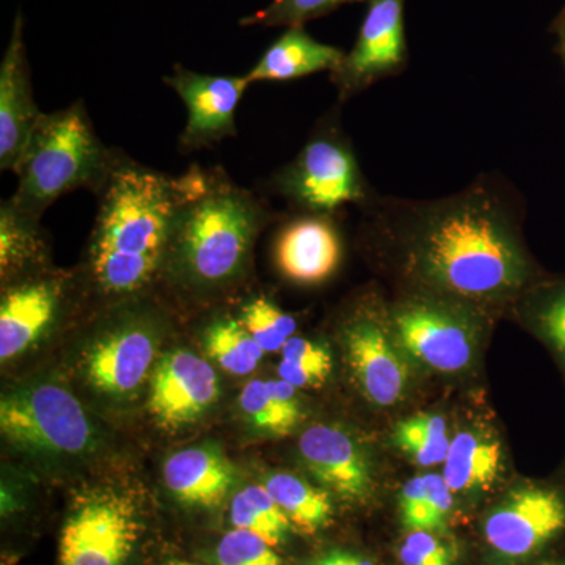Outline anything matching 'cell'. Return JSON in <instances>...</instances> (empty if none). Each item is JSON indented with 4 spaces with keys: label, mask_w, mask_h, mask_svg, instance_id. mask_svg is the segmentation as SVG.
<instances>
[{
    "label": "cell",
    "mask_w": 565,
    "mask_h": 565,
    "mask_svg": "<svg viewBox=\"0 0 565 565\" xmlns=\"http://www.w3.org/2000/svg\"><path fill=\"white\" fill-rule=\"evenodd\" d=\"M362 211L363 250L396 291L444 294L501 318L548 275L519 211L489 181L437 200L374 195Z\"/></svg>",
    "instance_id": "obj_1"
},
{
    "label": "cell",
    "mask_w": 565,
    "mask_h": 565,
    "mask_svg": "<svg viewBox=\"0 0 565 565\" xmlns=\"http://www.w3.org/2000/svg\"><path fill=\"white\" fill-rule=\"evenodd\" d=\"M96 196L85 278L107 302L136 299L162 274L178 204L177 177L117 151Z\"/></svg>",
    "instance_id": "obj_2"
},
{
    "label": "cell",
    "mask_w": 565,
    "mask_h": 565,
    "mask_svg": "<svg viewBox=\"0 0 565 565\" xmlns=\"http://www.w3.org/2000/svg\"><path fill=\"white\" fill-rule=\"evenodd\" d=\"M177 180L162 274L191 291H223L247 273L256 237L274 212L221 167L192 166Z\"/></svg>",
    "instance_id": "obj_3"
},
{
    "label": "cell",
    "mask_w": 565,
    "mask_h": 565,
    "mask_svg": "<svg viewBox=\"0 0 565 565\" xmlns=\"http://www.w3.org/2000/svg\"><path fill=\"white\" fill-rule=\"evenodd\" d=\"M388 319L394 340L422 377L463 382L481 370L498 318L444 294L396 291Z\"/></svg>",
    "instance_id": "obj_4"
},
{
    "label": "cell",
    "mask_w": 565,
    "mask_h": 565,
    "mask_svg": "<svg viewBox=\"0 0 565 565\" xmlns=\"http://www.w3.org/2000/svg\"><path fill=\"white\" fill-rule=\"evenodd\" d=\"M118 150H109L93 128L84 102L43 114L22 152L11 202L41 218L66 193L98 192Z\"/></svg>",
    "instance_id": "obj_5"
},
{
    "label": "cell",
    "mask_w": 565,
    "mask_h": 565,
    "mask_svg": "<svg viewBox=\"0 0 565 565\" xmlns=\"http://www.w3.org/2000/svg\"><path fill=\"white\" fill-rule=\"evenodd\" d=\"M565 539V486L520 479L501 490L479 520L481 565H531Z\"/></svg>",
    "instance_id": "obj_6"
},
{
    "label": "cell",
    "mask_w": 565,
    "mask_h": 565,
    "mask_svg": "<svg viewBox=\"0 0 565 565\" xmlns=\"http://www.w3.org/2000/svg\"><path fill=\"white\" fill-rule=\"evenodd\" d=\"M338 340L353 385L371 407L394 411L414 396L422 375L394 340L388 300L377 289L349 303L338 322Z\"/></svg>",
    "instance_id": "obj_7"
},
{
    "label": "cell",
    "mask_w": 565,
    "mask_h": 565,
    "mask_svg": "<svg viewBox=\"0 0 565 565\" xmlns=\"http://www.w3.org/2000/svg\"><path fill=\"white\" fill-rule=\"evenodd\" d=\"M273 189L294 210L333 215L348 204L363 207L375 195L351 140L337 122H323L288 166L273 178Z\"/></svg>",
    "instance_id": "obj_8"
},
{
    "label": "cell",
    "mask_w": 565,
    "mask_h": 565,
    "mask_svg": "<svg viewBox=\"0 0 565 565\" xmlns=\"http://www.w3.org/2000/svg\"><path fill=\"white\" fill-rule=\"evenodd\" d=\"M145 533L143 514L129 494H82L63 522L57 565H132Z\"/></svg>",
    "instance_id": "obj_9"
},
{
    "label": "cell",
    "mask_w": 565,
    "mask_h": 565,
    "mask_svg": "<svg viewBox=\"0 0 565 565\" xmlns=\"http://www.w3.org/2000/svg\"><path fill=\"white\" fill-rule=\"evenodd\" d=\"M0 429L29 451L74 456L93 444V426L79 401L57 384H36L2 397Z\"/></svg>",
    "instance_id": "obj_10"
},
{
    "label": "cell",
    "mask_w": 565,
    "mask_h": 565,
    "mask_svg": "<svg viewBox=\"0 0 565 565\" xmlns=\"http://www.w3.org/2000/svg\"><path fill=\"white\" fill-rule=\"evenodd\" d=\"M159 334L161 321L156 311L136 302L118 308L87 348L84 371L88 382L117 399L139 392L151 373Z\"/></svg>",
    "instance_id": "obj_11"
},
{
    "label": "cell",
    "mask_w": 565,
    "mask_h": 565,
    "mask_svg": "<svg viewBox=\"0 0 565 565\" xmlns=\"http://www.w3.org/2000/svg\"><path fill=\"white\" fill-rule=\"evenodd\" d=\"M367 10L352 50L330 73L340 102L403 73L408 62L405 0H366Z\"/></svg>",
    "instance_id": "obj_12"
},
{
    "label": "cell",
    "mask_w": 565,
    "mask_h": 565,
    "mask_svg": "<svg viewBox=\"0 0 565 565\" xmlns=\"http://www.w3.org/2000/svg\"><path fill=\"white\" fill-rule=\"evenodd\" d=\"M299 456L316 484L355 508L373 503L379 468L364 441L340 426L315 424L300 435Z\"/></svg>",
    "instance_id": "obj_13"
},
{
    "label": "cell",
    "mask_w": 565,
    "mask_h": 565,
    "mask_svg": "<svg viewBox=\"0 0 565 565\" xmlns=\"http://www.w3.org/2000/svg\"><path fill=\"white\" fill-rule=\"evenodd\" d=\"M509 470L508 446L489 415H468L455 427L441 475L455 493L459 511L497 497L504 490Z\"/></svg>",
    "instance_id": "obj_14"
},
{
    "label": "cell",
    "mask_w": 565,
    "mask_h": 565,
    "mask_svg": "<svg viewBox=\"0 0 565 565\" xmlns=\"http://www.w3.org/2000/svg\"><path fill=\"white\" fill-rule=\"evenodd\" d=\"M163 82L188 109V125L180 137L182 152L200 151L237 136V106L252 85L247 76H212L174 65Z\"/></svg>",
    "instance_id": "obj_15"
},
{
    "label": "cell",
    "mask_w": 565,
    "mask_h": 565,
    "mask_svg": "<svg viewBox=\"0 0 565 565\" xmlns=\"http://www.w3.org/2000/svg\"><path fill=\"white\" fill-rule=\"evenodd\" d=\"M70 300V278L47 269L7 282L0 302L2 363L21 355L50 332Z\"/></svg>",
    "instance_id": "obj_16"
},
{
    "label": "cell",
    "mask_w": 565,
    "mask_h": 565,
    "mask_svg": "<svg viewBox=\"0 0 565 565\" xmlns=\"http://www.w3.org/2000/svg\"><path fill=\"white\" fill-rule=\"evenodd\" d=\"M217 373L206 360L188 349L163 356L151 374L152 418L166 429L199 422L217 403Z\"/></svg>",
    "instance_id": "obj_17"
},
{
    "label": "cell",
    "mask_w": 565,
    "mask_h": 565,
    "mask_svg": "<svg viewBox=\"0 0 565 565\" xmlns=\"http://www.w3.org/2000/svg\"><path fill=\"white\" fill-rule=\"evenodd\" d=\"M343 252V237L333 215L299 212L278 230L274 263L292 285L319 286L338 273Z\"/></svg>",
    "instance_id": "obj_18"
},
{
    "label": "cell",
    "mask_w": 565,
    "mask_h": 565,
    "mask_svg": "<svg viewBox=\"0 0 565 565\" xmlns=\"http://www.w3.org/2000/svg\"><path fill=\"white\" fill-rule=\"evenodd\" d=\"M44 111L33 98L31 66L24 44V21L18 11L9 46L0 63V170L17 172L25 147Z\"/></svg>",
    "instance_id": "obj_19"
},
{
    "label": "cell",
    "mask_w": 565,
    "mask_h": 565,
    "mask_svg": "<svg viewBox=\"0 0 565 565\" xmlns=\"http://www.w3.org/2000/svg\"><path fill=\"white\" fill-rule=\"evenodd\" d=\"M234 467L218 449H181L163 465V482L178 503L191 509H217L234 484Z\"/></svg>",
    "instance_id": "obj_20"
},
{
    "label": "cell",
    "mask_w": 565,
    "mask_h": 565,
    "mask_svg": "<svg viewBox=\"0 0 565 565\" xmlns=\"http://www.w3.org/2000/svg\"><path fill=\"white\" fill-rule=\"evenodd\" d=\"M344 54L340 47L315 40L303 25H296L275 40L245 76L253 84L300 79L322 71L332 73L343 62Z\"/></svg>",
    "instance_id": "obj_21"
},
{
    "label": "cell",
    "mask_w": 565,
    "mask_h": 565,
    "mask_svg": "<svg viewBox=\"0 0 565 565\" xmlns=\"http://www.w3.org/2000/svg\"><path fill=\"white\" fill-rule=\"evenodd\" d=\"M508 318L544 345L565 385V274H548L526 289Z\"/></svg>",
    "instance_id": "obj_22"
},
{
    "label": "cell",
    "mask_w": 565,
    "mask_h": 565,
    "mask_svg": "<svg viewBox=\"0 0 565 565\" xmlns=\"http://www.w3.org/2000/svg\"><path fill=\"white\" fill-rule=\"evenodd\" d=\"M47 247L40 218L10 199L0 203V270L10 282L46 270Z\"/></svg>",
    "instance_id": "obj_23"
},
{
    "label": "cell",
    "mask_w": 565,
    "mask_h": 565,
    "mask_svg": "<svg viewBox=\"0 0 565 565\" xmlns=\"http://www.w3.org/2000/svg\"><path fill=\"white\" fill-rule=\"evenodd\" d=\"M263 486L288 516L296 533L315 535L332 525L333 497L321 486L288 471L267 476Z\"/></svg>",
    "instance_id": "obj_24"
},
{
    "label": "cell",
    "mask_w": 565,
    "mask_h": 565,
    "mask_svg": "<svg viewBox=\"0 0 565 565\" xmlns=\"http://www.w3.org/2000/svg\"><path fill=\"white\" fill-rule=\"evenodd\" d=\"M239 405L253 426L270 435L292 433L302 422V403L296 386L281 381H250Z\"/></svg>",
    "instance_id": "obj_25"
},
{
    "label": "cell",
    "mask_w": 565,
    "mask_h": 565,
    "mask_svg": "<svg viewBox=\"0 0 565 565\" xmlns=\"http://www.w3.org/2000/svg\"><path fill=\"white\" fill-rule=\"evenodd\" d=\"M448 416L437 411L416 412L396 423L392 433L394 448L423 468L444 467L452 440Z\"/></svg>",
    "instance_id": "obj_26"
},
{
    "label": "cell",
    "mask_w": 565,
    "mask_h": 565,
    "mask_svg": "<svg viewBox=\"0 0 565 565\" xmlns=\"http://www.w3.org/2000/svg\"><path fill=\"white\" fill-rule=\"evenodd\" d=\"M228 515L232 527L258 535L277 550L288 545L296 533L288 516L264 486H247L234 494Z\"/></svg>",
    "instance_id": "obj_27"
},
{
    "label": "cell",
    "mask_w": 565,
    "mask_h": 565,
    "mask_svg": "<svg viewBox=\"0 0 565 565\" xmlns=\"http://www.w3.org/2000/svg\"><path fill=\"white\" fill-rule=\"evenodd\" d=\"M203 344L207 355L234 375L252 374L266 353L236 316L212 319L204 329Z\"/></svg>",
    "instance_id": "obj_28"
},
{
    "label": "cell",
    "mask_w": 565,
    "mask_h": 565,
    "mask_svg": "<svg viewBox=\"0 0 565 565\" xmlns=\"http://www.w3.org/2000/svg\"><path fill=\"white\" fill-rule=\"evenodd\" d=\"M333 360L327 345L294 334L282 345L278 377L299 388H318L332 374Z\"/></svg>",
    "instance_id": "obj_29"
},
{
    "label": "cell",
    "mask_w": 565,
    "mask_h": 565,
    "mask_svg": "<svg viewBox=\"0 0 565 565\" xmlns=\"http://www.w3.org/2000/svg\"><path fill=\"white\" fill-rule=\"evenodd\" d=\"M252 334L253 340L262 345L264 352H281L297 332V319L288 311L281 310L270 297L253 296L241 305L236 316Z\"/></svg>",
    "instance_id": "obj_30"
},
{
    "label": "cell",
    "mask_w": 565,
    "mask_h": 565,
    "mask_svg": "<svg viewBox=\"0 0 565 565\" xmlns=\"http://www.w3.org/2000/svg\"><path fill=\"white\" fill-rule=\"evenodd\" d=\"M355 2H366V0H273L266 9L255 11L250 17L241 20V24L296 28Z\"/></svg>",
    "instance_id": "obj_31"
},
{
    "label": "cell",
    "mask_w": 565,
    "mask_h": 565,
    "mask_svg": "<svg viewBox=\"0 0 565 565\" xmlns=\"http://www.w3.org/2000/svg\"><path fill=\"white\" fill-rule=\"evenodd\" d=\"M462 550L451 534L405 531L396 548L401 565H459Z\"/></svg>",
    "instance_id": "obj_32"
},
{
    "label": "cell",
    "mask_w": 565,
    "mask_h": 565,
    "mask_svg": "<svg viewBox=\"0 0 565 565\" xmlns=\"http://www.w3.org/2000/svg\"><path fill=\"white\" fill-rule=\"evenodd\" d=\"M212 561L214 565H291L262 537L236 527L221 535Z\"/></svg>",
    "instance_id": "obj_33"
},
{
    "label": "cell",
    "mask_w": 565,
    "mask_h": 565,
    "mask_svg": "<svg viewBox=\"0 0 565 565\" xmlns=\"http://www.w3.org/2000/svg\"><path fill=\"white\" fill-rule=\"evenodd\" d=\"M397 516L404 531H433L446 533L435 515L427 492L426 478L423 475L408 479L397 497Z\"/></svg>",
    "instance_id": "obj_34"
},
{
    "label": "cell",
    "mask_w": 565,
    "mask_h": 565,
    "mask_svg": "<svg viewBox=\"0 0 565 565\" xmlns=\"http://www.w3.org/2000/svg\"><path fill=\"white\" fill-rule=\"evenodd\" d=\"M322 555L333 565H377L370 557L343 548L327 550Z\"/></svg>",
    "instance_id": "obj_35"
},
{
    "label": "cell",
    "mask_w": 565,
    "mask_h": 565,
    "mask_svg": "<svg viewBox=\"0 0 565 565\" xmlns=\"http://www.w3.org/2000/svg\"><path fill=\"white\" fill-rule=\"evenodd\" d=\"M553 33L556 36V50L559 54L563 65H565V6L559 11L555 22H553Z\"/></svg>",
    "instance_id": "obj_36"
},
{
    "label": "cell",
    "mask_w": 565,
    "mask_h": 565,
    "mask_svg": "<svg viewBox=\"0 0 565 565\" xmlns=\"http://www.w3.org/2000/svg\"><path fill=\"white\" fill-rule=\"evenodd\" d=\"M531 565H565V539L559 545L550 550L546 555L539 557V559Z\"/></svg>",
    "instance_id": "obj_37"
},
{
    "label": "cell",
    "mask_w": 565,
    "mask_h": 565,
    "mask_svg": "<svg viewBox=\"0 0 565 565\" xmlns=\"http://www.w3.org/2000/svg\"><path fill=\"white\" fill-rule=\"evenodd\" d=\"M300 565H333L330 561H327V557L322 555H318L315 557H310V559H305Z\"/></svg>",
    "instance_id": "obj_38"
},
{
    "label": "cell",
    "mask_w": 565,
    "mask_h": 565,
    "mask_svg": "<svg viewBox=\"0 0 565 565\" xmlns=\"http://www.w3.org/2000/svg\"><path fill=\"white\" fill-rule=\"evenodd\" d=\"M553 478L557 479V481L563 482L565 486V459L563 465H561L559 470L556 471L555 475H553Z\"/></svg>",
    "instance_id": "obj_39"
},
{
    "label": "cell",
    "mask_w": 565,
    "mask_h": 565,
    "mask_svg": "<svg viewBox=\"0 0 565 565\" xmlns=\"http://www.w3.org/2000/svg\"><path fill=\"white\" fill-rule=\"evenodd\" d=\"M163 565H202L196 563H191V561H184V559H170L167 561Z\"/></svg>",
    "instance_id": "obj_40"
},
{
    "label": "cell",
    "mask_w": 565,
    "mask_h": 565,
    "mask_svg": "<svg viewBox=\"0 0 565 565\" xmlns=\"http://www.w3.org/2000/svg\"><path fill=\"white\" fill-rule=\"evenodd\" d=\"M564 68H565V65H564Z\"/></svg>",
    "instance_id": "obj_41"
}]
</instances>
